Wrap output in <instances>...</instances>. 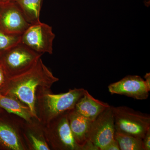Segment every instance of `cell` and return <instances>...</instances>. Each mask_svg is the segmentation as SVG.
Instances as JSON below:
<instances>
[{
    "label": "cell",
    "instance_id": "6da1fadb",
    "mask_svg": "<svg viewBox=\"0 0 150 150\" xmlns=\"http://www.w3.org/2000/svg\"><path fill=\"white\" fill-rule=\"evenodd\" d=\"M59 81L44 64L41 58L26 71L6 79L0 90L4 95L15 98L29 108L33 117L38 121L35 110L36 93L39 88H51Z\"/></svg>",
    "mask_w": 150,
    "mask_h": 150
},
{
    "label": "cell",
    "instance_id": "7a4b0ae2",
    "mask_svg": "<svg viewBox=\"0 0 150 150\" xmlns=\"http://www.w3.org/2000/svg\"><path fill=\"white\" fill-rule=\"evenodd\" d=\"M85 89L74 88L64 93L54 94L51 89L39 88L36 93L38 121L44 126L58 115L74 109Z\"/></svg>",
    "mask_w": 150,
    "mask_h": 150
},
{
    "label": "cell",
    "instance_id": "3957f363",
    "mask_svg": "<svg viewBox=\"0 0 150 150\" xmlns=\"http://www.w3.org/2000/svg\"><path fill=\"white\" fill-rule=\"evenodd\" d=\"M41 56L20 42L0 56V66L8 79L29 70Z\"/></svg>",
    "mask_w": 150,
    "mask_h": 150
},
{
    "label": "cell",
    "instance_id": "277c9868",
    "mask_svg": "<svg viewBox=\"0 0 150 150\" xmlns=\"http://www.w3.org/2000/svg\"><path fill=\"white\" fill-rule=\"evenodd\" d=\"M46 139L51 149L57 150H86L76 142L71 131L68 111L60 114L43 126Z\"/></svg>",
    "mask_w": 150,
    "mask_h": 150
},
{
    "label": "cell",
    "instance_id": "5b68a950",
    "mask_svg": "<svg viewBox=\"0 0 150 150\" xmlns=\"http://www.w3.org/2000/svg\"><path fill=\"white\" fill-rule=\"evenodd\" d=\"M115 131L143 139L150 128V115L126 106H111Z\"/></svg>",
    "mask_w": 150,
    "mask_h": 150
},
{
    "label": "cell",
    "instance_id": "8992f818",
    "mask_svg": "<svg viewBox=\"0 0 150 150\" xmlns=\"http://www.w3.org/2000/svg\"><path fill=\"white\" fill-rule=\"evenodd\" d=\"M55 38L52 27L40 21L30 25L22 34L21 42L38 54L51 55Z\"/></svg>",
    "mask_w": 150,
    "mask_h": 150
},
{
    "label": "cell",
    "instance_id": "52a82bcc",
    "mask_svg": "<svg viewBox=\"0 0 150 150\" xmlns=\"http://www.w3.org/2000/svg\"><path fill=\"white\" fill-rule=\"evenodd\" d=\"M115 132L114 116L110 105L92 122L89 140L98 150H104L114 139Z\"/></svg>",
    "mask_w": 150,
    "mask_h": 150
},
{
    "label": "cell",
    "instance_id": "ba28073f",
    "mask_svg": "<svg viewBox=\"0 0 150 150\" xmlns=\"http://www.w3.org/2000/svg\"><path fill=\"white\" fill-rule=\"evenodd\" d=\"M15 1L0 3V28L11 33L22 34L30 25Z\"/></svg>",
    "mask_w": 150,
    "mask_h": 150
},
{
    "label": "cell",
    "instance_id": "9c48e42d",
    "mask_svg": "<svg viewBox=\"0 0 150 150\" xmlns=\"http://www.w3.org/2000/svg\"><path fill=\"white\" fill-rule=\"evenodd\" d=\"M108 90L111 94L124 95L138 100L147 99L150 91L144 80L137 75H128L110 84Z\"/></svg>",
    "mask_w": 150,
    "mask_h": 150
},
{
    "label": "cell",
    "instance_id": "30bf717a",
    "mask_svg": "<svg viewBox=\"0 0 150 150\" xmlns=\"http://www.w3.org/2000/svg\"><path fill=\"white\" fill-rule=\"evenodd\" d=\"M68 118L70 129L76 142L86 150H98L89 140L92 121L78 113L74 108L68 111Z\"/></svg>",
    "mask_w": 150,
    "mask_h": 150
},
{
    "label": "cell",
    "instance_id": "8fae6325",
    "mask_svg": "<svg viewBox=\"0 0 150 150\" xmlns=\"http://www.w3.org/2000/svg\"><path fill=\"white\" fill-rule=\"evenodd\" d=\"M21 132L28 150L51 149L44 135L43 126L37 120L21 125Z\"/></svg>",
    "mask_w": 150,
    "mask_h": 150
},
{
    "label": "cell",
    "instance_id": "7c38bea8",
    "mask_svg": "<svg viewBox=\"0 0 150 150\" xmlns=\"http://www.w3.org/2000/svg\"><path fill=\"white\" fill-rule=\"evenodd\" d=\"M15 125L0 118V146L6 150H27L21 128Z\"/></svg>",
    "mask_w": 150,
    "mask_h": 150
},
{
    "label": "cell",
    "instance_id": "4fadbf2b",
    "mask_svg": "<svg viewBox=\"0 0 150 150\" xmlns=\"http://www.w3.org/2000/svg\"><path fill=\"white\" fill-rule=\"evenodd\" d=\"M110 106L108 103L96 99L85 90L83 96L76 103L74 109L81 115L93 121Z\"/></svg>",
    "mask_w": 150,
    "mask_h": 150
},
{
    "label": "cell",
    "instance_id": "5bb4252c",
    "mask_svg": "<svg viewBox=\"0 0 150 150\" xmlns=\"http://www.w3.org/2000/svg\"><path fill=\"white\" fill-rule=\"evenodd\" d=\"M0 108L8 113L17 115L27 123H32L35 120L28 107L13 97L1 93Z\"/></svg>",
    "mask_w": 150,
    "mask_h": 150
},
{
    "label": "cell",
    "instance_id": "9a60e30c",
    "mask_svg": "<svg viewBox=\"0 0 150 150\" xmlns=\"http://www.w3.org/2000/svg\"><path fill=\"white\" fill-rule=\"evenodd\" d=\"M43 0H15L25 17L30 24L40 22V15Z\"/></svg>",
    "mask_w": 150,
    "mask_h": 150
},
{
    "label": "cell",
    "instance_id": "2e32d148",
    "mask_svg": "<svg viewBox=\"0 0 150 150\" xmlns=\"http://www.w3.org/2000/svg\"><path fill=\"white\" fill-rule=\"evenodd\" d=\"M114 139L118 142L120 150H144L141 138L115 131Z\"/></svg>",
    "mask_w": 150,
    "mask_h": 150
},
{
    "label": "cell",
    "instance_id": "e0dca14e",
    "mask_svg": "<svg viewBox=\"0 0 150 150\" xmlns=\"http://www.w3.org/2000/svg\"><path fill=\"white\" fill-rule=\"evenodd\" d=\"M22 34L11 33L0 28V56L21 42Z\"/></svg>",
    "mask_w": 150,
    "mask_h": 150
},
{
    "label": "cell",
    "instance_id": "ac0fdd59",
    "mask_svg": "<svg viewBox=\"0 0 150 150\" xmlns=\"http://www.w3.org/2000/svg\"><path fill=\"white\" fill-rule=\"evenodd\" d=\"M144 150H150V128L148 129L143 139Z\"/></svg>",
    "mask_w": 150,
    "mask_h": 150
},
{
    "label": "cell",
    "instance_id": "d6986e66",
    "mask_svg": "<svg viewBox=\"0 0 150 150\" xmlns=\"http://www.w3.org/2000/svg\"><path fill=\"white\" fill-rule=\"evenodd\" d=\"M104 150H120L117 141L115 139L105 147Z\"/></svg>",
    "mask_w": 150,
    "mask_h": 150
},
{
    "label": "cell",
    "instance_id": "ffe728a7",
    "mask_svg": "<svg viewBox=\"0 0 150 150\" xmlns=\"http://www.w3.org/2000/svg\"><path fill=\"white\" fill-rule=\"evenodd\" d=\"M7 78L3 69L0 66V90L5 83Z\"/></svg>",
    "mask_w": 150,
    "mask_h": 150
},
{
    "label": "cell",
    "instance_id": "44dd1931",
    "mask_svg": "<svg viewBox=\"0 0 150 150\" xmlns=\"http://www.w3.org/2000/svg\"><path fill=\"white\" fill-rule=\"evenodd\" d=\"M145 82L147 86L148 89L150 91V74L149 73H147L144 76Z\"/></svg>",
    "mask_w": 150,
    "mask_h": 150
},
{
    "label": "cell",
    "instance_id": "7402d4cb",
    "mask_svg": "<svg viewBox=\"0 0 150 150\" xmlns=\"http://www.w3.org/2000/svg\"><path fill=\"white\" fill-rule=\"evenodd\" d=\"M15 0H0V3L9 2L13 1Z\"/></svg>",
    "mask_w": 150,
    "mask_h": 150
},
{
    "label": "cell",
    "instance_id": "603a6c76",
    "mask_svg": "<svg viewBox=\"0 0 150 150\" xmlns=\"http://www.w3.org/2000/svg\"><path fill=\"white\" fill-rule=\"evenodd\" d=\"M0 94H1V93H0Z\"/></svg>",
    "mask_w": 150,
    "mask_h": 150
}]
</instances>
